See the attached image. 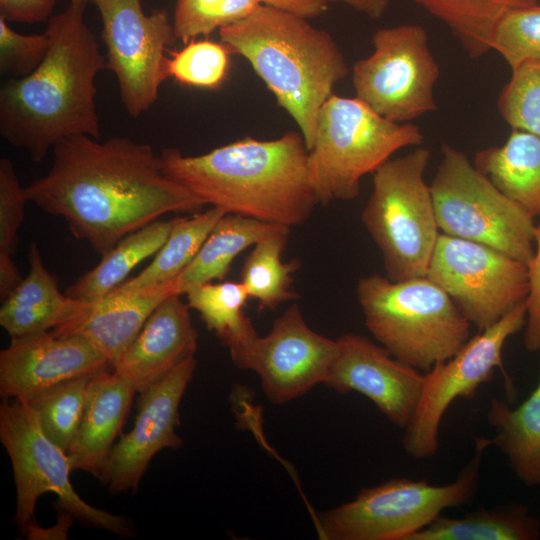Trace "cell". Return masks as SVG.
<instances>
[{
    "label": "cell",
    "instance_id": "1",
    "mask_svg": "<svg viewBox=\"0 0 540 540\" xmlns=\"http://www.w3.org/2000/svg\"><path fill=\"white\" fill-rule=\"evenodd\" d=\"M48 172L24 187L28 201L62 217L74 237L101 255L164 214L205 204L168 177L148 144L114 136L68 137L54 146Z\"/></svg>",
    "mask_w": 540,
    "mask_h": 540
},
{
    "label": "cell",
    "instance_id": "2",
    "mask_svg": "<svg viewBox=\"0 0 540 540\" xmlns=\"http://www.w3.org/2000/svg\"><path fill=\"white\" fill-rule=\"evenodd\" d=\"M86 4L70 3L51 16L45 29L50 46L40 65L1 85L0 135L34 162L68 137L101 135L95 79L107 64L85 22Z\"/></svg>",
    "mask_w": 540,
    "mask_h": 540
},
{
    "label": "cell",
    "instance_id": "3",
    "mask_svg": "<svg viewBox=\"0 0 540 540\" xmlns=\"http://www.w3.org/2000/svg\"><path fill=\"white\" fill-rule=\"evenodd\" d=\"M160 157L168 177L226 214L292 228L306 222L319 204L300 132L273 140L245 137L195 156L166 148Z\"/></svg>",
    "mask_w": 540,
    "mask_h": 540
},
{
    "label": "cell",
    "instance_id": "4",
    "mask_svg": "<svg viewBox=\"0 0 540 540\" xmlns=\"http://www.w3.org/2000/svg\"><path fill=\"white\" fill-rule=\"evenodd\" d=\"M309 19L261 4L245 19L218 30L230 53L245 58L295 121L308 151L318 113L348 74L333 37Z\"/></svg>",
    "mask_w": 540,
    "mask_h": 540
},
{
    "label": "cell",
    "instance_id": "5",
    "mask_svg": "<svg viewBox=\"0 0 540 540\" xmlns=\"http://www.w3.org/2000/svg\"><path fill=\"white\" fill-rule=\"evenodd\" d=\"M356 296L365 325L398 360L427 372L454 356L470 338V323L427 276L392 281L362 277Z\"/></svg>",
    "mask_w": 540,
    "mask_h": 540
},
{
    "label": "cell",
    "instance_id": "6",
    "mask_svg": "<svg viewBox=\"0 0 540 540\" xmlns=\"http://www.w3.org/2000/svg\"><path fill=\"white\" fill-rule=\"evenodd\" d=\"M424 135L409 122L382 117L357 97L334 93L322 105L308 151V176L319 201L355 199L361 179L404 147L421 146Z\"/></svg>",
    "mask_w": 540,
    "mask_h": 540
},
{
    "label": "cell",
    "instance_id": "7",
    "mask_svg": "<svg viewBox=\"0 0 540 540\" xmlns=\"http://www.w3.org/2000/svg\"><path fill=\"white\" fill-rule=\"evenodd\" d=\"M429 159L430 150L418 146L373 173L361 219L392 281L426 276L440 234L430 185L424 178Z\"/></svg>",
    "mask_w": 540,
    "mask_h": 540
},
{
    "label": "cell",
    "instance_id": "8",
    "mask_svg": "<svg viewBox=\"0 0 540 540\" xmlns=\"http://www.w3.org/2000/svg\"><path fill=\"white\" fill-rule=\"evenodd\" d=\"M475 454L460 475L445 485L425 479L394 478L363 488L349 502L323 513L317 520L326 540H408L448 508L467 504L479 483L488 438L475 440Z\"/></svg>",
    "mask_w": 540,
    "mask_h": 540
},
{
    "label": "cell",
    "instance_id": "9",
    "mask_svg": "<svg viewBox=\"0 0 540 540\" xmlns=\"http://www.w3.org/2000/svg\"><path fill=\"white\" fill-rule=\"evenodd\" d=\"M441 233L478 242L527 263L534 253V219L505 196L467 155L442 146L430 184Z\"/></svg>",
    "mask_w": 540,
    "mask_h": 540
},
{
    "label": "cell",
    "instance_id": "10",
    "mask_svg": "<svg viewBox=\"0 0 540 540\" xmlns=\"http://www.w3.org/2000/svg\"><path fill=\"white\" fill-rule=\"evenodd\" d=\"M0 441L12 464L17 500L15 522L22 534L35 524L34 510L40 496L53 492L60 507L77 520L120 537L133 535L123 517L91 506L78 495L70 481L73 470L67 453L44 434L26 402L3 399Z\"/></svg>",
    "mask_w": 540,
    "mask_h": 540
},
{
    "label": "cell",
    "instance_id": "11",
    "mask_svg": "<svg viewBox=\"0 0 540 540\" xmlns=\"http://www.w3.org/2000/svg\"><path fill=\"white\" fill-rule=\"evenodd\" d=\"M526 323L525 301L516 305L492 326L481 330L451 358L435 364L423 374L416 410L404 428L402 446L412 458L423 460L439 450V428L445 412L457 398L470 399L491 380L496 368L504 375L507 395L515 388L503 365L507 339Z\"/></svg>",
    "mask_w": 540,
    "mask_h": 540
},
{
    "label": "cell",
    "instance_id": "12",
    "mask_svg": "<svg viewBox=\"0 0 540 540\" xmlns=\"http://www.w3.org/2000/svg\"><path fill=\"white\" fill-rule=\"evenodd\" d=\"M372 53L352 69L355 97L382 117L407 123L437 109L440 68L425 28L402 24L377 30Z\"/></svg>",
    "mask_w": 540,
    "mask_h": 540
},
{
    "label": "cell",
    "instance_id": "13",
    "mask_svg": "<svg viewBox=\"0 0 540 540\" xmlns=\"http://www.w3.org/2000/svg\"><path fill=\"white\" fill-rule=\"evenodd\" d=\"M426 276L479 331L526 300V263L490 246L440 232Z\"/></svg>",
    "mask_w": 540,
    "mask_h": 540
},
{
    "label": "cell",
    "instance_id": "14",
    "mask_svg": "<svg viewBox=\"0 0 540 540\" xmlns=\"http://www.w3.org/2000/svg\"><path fill=\"white\" fill-rule=\"evenodd\" d=\"M101 16L106 64L117 78L128 114L137 118L157 101L177 38L165 9L146 14L141 0H90Z\"/></svg>",
    "mask_w": 540,
    "mask_h": 540
},
{
    "label": "cell",
    "instance_id": "15",
    "mask_svg": "<svg viewBox=\"0 0 540 540\" xmlns=\"http://www.w3.org/2000/svg\"><path fill=\"white\" fill-rule=\"evenodd\" d=\"M337 353V339L312 330L294 303L256 337L240 369L256 372L266 397L283 404L324 384Z\"/></svg>",
    "mask_w": 540,
    "mask_h": 540
},
{
    "label": "cell",
    "instance_id": "16",
    "mask_svg": "<svg viewBox=\"0 0 540 540\" xmlns=\"http://www.w3.org/2000/svg\"><path fill=\"white\" fill-rule=\"evenodd\" d=\"M196 365L195 355L189 356L141 393L134 426L114 444L100 479L110 492L137 490L155 454L182 444L176 433L179 405Z\"/></svg>",
    "mask_w": 540,
    "mask_h": 540
},
{
    "label": "cell",
    "instance_id": "17",
    "mask_svg": "<svg viewBox=\"0 0 540 540\" xmlns=\"http://www.w3.org/2000/svg\"><path fill=\"white\" fill-rule=\"evenodd\" d=\"M337 341L338 353L324 384L339 394L366 396L392 424L404 429L416 410L423 374L362 335L347 333Z\"/></svg>",
    "mask_w": 540,
    "mask_h": 540
},
{
    "label": "cell",
    "instance_id": "18",
    "mask_svg": "<svg viewBox=\"0 0 540 540\" xmlns=\"http://www.w3.org/2000/svg\"><path fill=\"white\" fill-rule=\"evenodd\" d=\"M111 368L106 357L80 335L50 330L11 337L0 353V395L27 402L61 382Z\"/></svg>",
    "mask_w": 540,
    "mask_h": 540
},
{
    "label": "cell",
    "instance_id": "19",
    "mask_svg": "<svg viewBox=\"0 0 540 540\" xmlns=\"http://www.w3.org/2000/svg\"><path fill=\"white\" fill-rule=\"evenodd\" d=\"M180 296H169L153 311L113 366L140 394L195 355L198 332Z\"/></svg>",
    "mask_w": 540,
    "mask_h": 540
},
{
    "label": "cell",
    "instance_id": "20",
    "mask_svg": "<svg viewBox=\"0 0 540 540\" xmlns=\"http://www.w3.org/2000/svg\"><path fill=\"white\" fill-rule=\"evenodd\" d=\"M171 295H179L176 278L133 291L113 290L102 298L90 301L80 317L53 331L59 335L84 337L113 367L153 311Z\"/></svg>",
    "mask_w": 540,
    "mask_h": 540
},
{
    "label": "cell",
    "instance_id": "21",
    "mask_svg": "<svg viewBox=\"0 0 540 540\" xmlns=\"http://www.w3.org/2000/svg\"><path fill=\"white\" fill-rule=\"evenodd\" d=\"M136 392L114 371L92 375L80 426L66 452L72 470L101 479Z\"/></svg>",
    "mask_w": 540,
    "mask_h": 540
},
{
    "label": "cell",
    "instance_id": "22",
    "mask_svg": "<svg viewBox=\"0 0 540 540\" xmlns=\"http://www.w3.org/2000/svg\"><path fill=\"white\" fill-rule=\"evenodd\" d=\"M29 271L2 300L0 325L11 337L41 333L68 325L80 317L90 301L60 292L57 279L46 268L37 243L28 249Z\"/></svg>",
    "mask_w": 540,
    "mask_h": 540
},
{
    "label": "cell",
    "instance_id": "23",
    "mask_svg": "<svg viewBox=\"0 0 540 540\" xmlns=\"http://www.w3.org/2000/svg\"><path fill=\"white\" fill-rule=\"evenodd\" d=\"M475 167L531 218H540V137L512 129L506 142L478 151Z\"/></svg>",
    "mask_w": 540,
    "mask_h": 540
},
{
    "label": "cell",
    "instance_id": "24",
    "mask_svg": "<svg viewBox=\"0 0 540 540\" xmlns=\"http://www.w3.org/2000/svg\"><path fill=\"white\" fill-rule=\"evenodd\" d=\"M487 421L495 436L490 439L507 457L508 465L524 485H540V373L531 394L517 407L492 398Z\"/></svg>",
    "mask_w": 540,
    "mask_h": 540
},
{
    "label": "cell",
    "instance_id": "25",
    "mask_svg": "<svg viewBox=\"0 0 540 540\" xmlns=\"http://www.w3.org/2000/svg\"><path fill=\"white\" fill-rule=\"evenodd\" d=\"M289 228L236 214H225L214 226L191 263L176 277L178 294L223 280L234 259L263 238Z\"/></svg>",
    "mask_w": 540,
    "mask_h": 540
},
{
    "label": "cell",
    "instance_id": "26",
    "mask_svg": "<svg viewBox=\"0 0 540 540\" xmlns=\"http://www.w3.org/2000/svg\"><path fill=\"white\" fill-rule=\"evenodd\" d=\"M190 309L199 312L207 328L229 349L239 368L258 336L252 322L243 312L250 298L244 284L233 281L204 283L186 292Z\"/></svg>",
    "mask_w": 540,
    "mask_h": 540
},
{
    "label": "cell",
    "instance_id": "27",
    "mask_svg": "<svg viewBox=\"0 0 540 540\" xmlns=\"http://www.w3.org/2000/svg\"><path fill=\"white\" fill-rule=\"evenodd\" d=\"M172 220H156L122 238L102 255L101 261L70 285L65 294L93 301L102 298L121 285L129 273L142 261L153 256L166 241Z\"/></svg>",
    "mask_w": 540,
    "mask_h": 540
},
{
    "label": "cell",
    "instance_id": "28",
    "mask_svg": "<svg viewBox=\"0 0 540 540\" xmlns=\"http://www.w3.org/2000/svg\"><path fill=\"white\" fill-rule=\"evenodd\" d=\"M540 523L519 503L478 508L460 518L439 516L408 540H536Z\"/></svg>",
    "mask_w": 540,
    "mask_h": 540
},
{
    "label": "cell",
    "instance_id": "29",
    "mask_svg": "<svg viewBox=\"0 0 540 540\" xmlns=\"http://www.w3.org/2000/svg\"><path fill=\"white\" fill-rule=\"evenodd\" d=\"M442 22L472 59L491 51L493 31L509 11L540 0H410Z\"/></svg>",
    "mask_w": 540,
    "mask_h": 540
},
{
    "label": "cell",
    "instance_id": "30",
    "mask_svg": "<svg viewBox=\"0 0 540 540\" xmlns=\"http://www.w3.org/2000/svg\"><path fill=\"white\" fill-rule=\"evenodd\" d=\"M225 214L222 209L211 206L201 213L172 219L170 233L152 262L114 290H138L164 284L178 277L195 258L216 223Z\"/></svg>",
    "mask_w": 540,
    "mask_h": 540
},
{
    "label": "cell",
    "instance_id": "31",
    "mask_svg": "<svg viewBox=\"0 0 540 540\" xmlns=\"http://www.w3.org/2000/svg\"><path fill=\"white\" fill-rule=\"evenodd\" d=\"M291 228H284L258 241L245 258L241 282L249 297L258 301V310H275L282 303L300 297L290 289L292 273L301 266V261L292 259L283 262Z\"/></svg>",
    "mask_w": 540,
    "mask_h": 540
},
{
    "label": "cell",
    "instance_id": "32",
    "mask_svg": "<svg viewBox=\"0 0 540 540\" xmlns=\"http://www.w3.org/2000/svg\"><path fill=\"white\" fill-rule=\"evenodd\" d=\"M91 377L87 375L66 380L26 402L44 434L65 452L80 426Z\"/></svg>",
    "mask_w": 540,
    "mask_h": 540
},
{
    "label": "cell",
    "instance_id": "33",
    "mask_svg": "<svg viewBox=\"0 0 540 540\" xmlns=\"http://www.w3.org/2000/svg\"><path fill=\"white\" fill-rule=\"evenodd\" d=\"M28 199L15 167L8 158L0 159V296L4 300L22 281L13 260L18 231Z\"/></svg>",
    "mask_w": 540,
    "mask_h": 540
},
{
    "label": "cell",
    "instance_id": "34",
    "mask_svg": "<svg viewBox=\"0 0 540 540\" xmlns=\"http://www.w3.org/2000/svg\"><path fill=\"white\" fill-rule=\"evenodd\" d=\"M261 4L260 0H177L172 20L175 36L187 44L245 19Z\"/></svg>",
    "mask_w": 540,
    "mask_h": 540
},
{
    "label": "cell",
    "instance_id": "35",
    "mask_svg": "<svg viewBox=\"0 0 540 540\" xmlns=\"http://www.w3.org/2000/svg\"><path fill=\"white\" fill-rule=\"evenodd\" d=\"M229 55L221 42L194 39L168 57L167 72L181 84L214 89L227 75Z\"/></svg>",
    "mask_w": 540,
    "mask_h": 540
},
{
    "label": "cell",
    "instance_id": "36",
    "mask_svg": "<svg viewBox=\"0 0 540 540\" xmlns=\"http://www.w3.org/2000/svg\"><path fill=\"white\" fill-rule=\"evenodd\" d=\"M491 50L498 52L512 70L540 63V5L514 9L496 24Z\"/></svg>",
    "mask_w": 540,
    "mask_h": 540
},
{
    "label": "cell",
    "instance_id": "37",
    "mask_svg": "<svg viewBox=\"0 0 540 540\" xmlns=\"http://www.w3.org/2000/svg\"><path fill=\"white\" fill-rule=\"evenodd\" d=\"M497 106L512 129L540 137V63H528L512 70Z\"/></svg>",
    "mask_w": 540,
    "mask_h": 540
},
{
    "label": "cell",
    "instance_id": "38",
    "mask_svg": "<svg viewBox=\"0 0 540 540\" xmlns=\"http://www.w3.org/2000/svg\"><path fill=\"white\" fill-rule=\"evenodd\" d=\"M49 46L46 31L21 34L0 18V73L8 79H19L32 73L46 56Z\"/></svg>",
    "mask_w": 540,
    "mask_h": 540
},
{
    "label": "cell",
    "instance_id": "39",
    "mask_svg": "<svg viewBox=\"0 0 540 540\" xmlns=\"http://www.w3.org/2000/svg\"><path fill=\"white\" fill-rule=\"evenodd\" d=\"M534 243L536 249L526 263L529 292L525 300L526 323L523 344L530 352H540V223L535 225Z\"/></svg>",
    "mask_w": 540,
    "mask_h": 540
},
{
    "label": "cell",
    "instance_id": "40",
    "mask_svg": "<svg viewBox=\"0 0 540 540\" xmlns=\"http://www.w3.org/2000/svg\"><path fill=\"white\" fill-rule=\"evenodd\" d=\"M56 0H0V18L7 22L38 23L51 17Z\"/></svg>",
    "mask_w": 540,
    "mask_h": 540
},
{
    "label": "cell",
    "instance_id": "41",
    "mask_svg": "<svg viewBox=\"0 0 540 540\" xmlns=\"http://www.w3.org/2000/svg\"><path fill=\"white\" fill-rule=\"evenodd\" d=\"M260 2L307 19L324 14L329 5L326 0H260Z\"/></svg>",
    "mask_w": 540,
    "mask_h": 540
},
{
    "label": "cell",
    "instance_id": "42",
    "mask_svg": "<svg viewBox=\"0 0 540 540\" xmlns=\"http://www.w3.org/2000/svg\"><path fill=\"white\" fill-rule=\"evenodd\" d=\"M328 3H342L371 19L380 18L387 10L388 0H326Z\"/></svg>",
    "mask_w": 540,
    "mask_h": 540
},
{
    "label": "cell",
    "instance_id": "43",
    "mask_svg": "<svg viewBox=\"0 0 540 540\" xmlns=\"http://www.w3.org/2000/svg\"><path fill=\"white\" fill-rule=\"evenodd\" d=\"M70 3H88L90 0H68Z\"/></svg>",
    "mask_w": 540,
    "mask_h": 540
},
{
    "label": "cell",
    "instance_id": "44",
    "mask_svg": "<svg viewBox=\"0 0 540 540\" xmlns=\"http://www.w3.org/2000/svg\"><path fill=\"white\" fill-rule=\"evenodd\" d=\"M540 353V352H539Z\"/></svg>",
    "mask_w": 540,
    "mask_h": 540
}]
</instances>
